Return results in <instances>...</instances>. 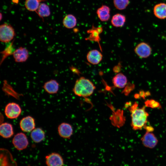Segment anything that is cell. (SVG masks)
<instances>
[{
	"label": "cell",
	"mask_w": 166,
	"mask_h": 166,
	"mask_svg": "<svg viewBox=\"0 0 166 166\" xmlns=\"http://www.w3.org/2000/svg\"><path fill=\"white\" fill-rule=\"evenodd\" d=\"M129 2V0H113V3L115 7L120 10L125 9Z\"/></svg>",
	"instance_id": "cell-24"
},
{
	"label": "cell",
	"mask_w": 166,
	"mask_h": 166,
	"mask_svg": "<svg viewBox=\"0 0 166 166\" xmlns=\"http://www.w3.org/2000/svg\"><path fill=\"white\" fill-rule=\"evenodd\" d=\"M121 64H119L113 68V71L116 73H119L121 70Z\"/></svg>",
	"instance_id": "cell-27"
},
{
	"label": "cell",
	"mask_w": 166,
	"mask_h": 166,
	"mask_svg": "<svg viewBox=\"0 0 166 166\" xmlns=\"http://www.w3.org/2000/svg\"><path fill=\"white\" fill-rule=\"evenodd\" d=\"M13 54L15 61L17 62H25L29 56L28 50L26 48L22 47L15 50Z\"/></svg>",
	"instance_id": "cell-10"
},
{
	"label": "cell",
	"mask_w": 166,
	"mask_h": 166,
	"mask_svg": "<svg viewBox=\"0 0 166 166\" xmlns=\"http://www.w3.org/2000/svg\"><path fill=\"white\" fill-rule=\"evenodd\" d=\"M134 97L136 99H138L140 97V95L138 93H136L135 94Z\"/></svg>",
	"instance_id": "cell-30"
},
{
	"label": "cell",
	"mask_w": 166,
	"mask_h": 166,
	"mask_svg": "<svg viewBox=\"0 0 166 166\" xmlns=\"http://www.w3.org/2000/svg\"><path fill=\"white\" fill-rule=\"evenodd\" d=\"M113 83L114 86L118 88H124L127 84L126 77L122 73H118L113 78Z\"/></svg>",
	"instance_id": "cell-16"
},
{
	"label": "cell",
	"mask_w": 166,
	"mask_h": 166,
	"mask_svg": "<svg viewBox=\"0 0 166 166\" xmlns=\"http://www.w3.org/2000/svg\"><path fill=\"white\" fill-rule=\"evenodd\" d=\"M14 132L12 125L7 122L1 124L0 127V134L4 138L11 137L14 134Z\"/></svg>",
	"instance_id": "cell-14"
},
{
	"label": "cell",
	"mask_w": 166,
	"mask_h": 166,
	"mask_svg": "<svg viewBox=\"0 0 166 166\" xmlns=\"http://www.w3.org/2000/svg\"><path fill=\"white\" fill-rule=\"evenodd\" d=\"M77 23L76 17L72 14L66 15L63 20L64 26L67 28L72 29L75 27Z\"/></svg>",
	"instance_id": "cell-21"
},
{
	"label": "cell",
	"mask_w": 166,
	"mask_h": 166,
	"mask_svg": "<svg viewBox=\"0 0 166 166\" xmlns=\"http://www.w3.org/2000/svg\"><path fill=\"white\" fill-rule=\"evenodd\" d=\"M134 52L140 57L146 58L151 55L152 48L148 43L141 42L136 46L134 49Z\"/></svg>",
	"instance_id": "cell-6"
},
{
	"label": "cell",
	"mask_w": 166,
	"mask_h": 166,
	"mask_svg": "<svg viewBox=\"0 0 166 166\" xmlns=\"http://www.w3.org/2000/svg\"><path fill=\"white\" fill-rule=\"evenodd\" d=\"M45 0H26L25 6L27 10L31 11H35L38 9L40 2Z\"/></svg>",
	"instance_id": "cell-22"
},
{
	"label": "cell",
	"mask_w": 166,
	"mask_h": 166,
	"mask_svg": "<svg viewBox=\"0 0 166 166\" xmlns=\"http://www.w3.org/2000/svg\"><path fill=\"white\" fill-rule=\"evenodd\" d=\"M144 104L145 106L152 109L160 108L161 107L160 103L153 99L147 100L145 102Z\"/></svg>",
	"instance_id": "cell-25"
},
{
	"label": "cell",
	"mask_w": 166,
	"mask_h": 166,
	"mask_svg": "<svg viewBox=\"0 0 166 166\" xmlns=\"http://www.w3.org/2000/svg\"><path fill=\"white\" fill-rule=\"evenodd\" d=\"M125 21L126 18L124 15L120 14H117L112 17L111 23L114 26L119 27L123 26Z\"/></svg>",
	"instance_id": "cell-20"
},
{
	"label": "cell",
	"mask_w": 166,
	"mask_h": 166,
	"mask_svg": "<svg viewBox=\"0 0 166 166\" xmlns=\"http://www.w3.org/2000/svg\"><path fill=\"white\" fill-rule=\"evenodd\" d=\"M45 134L44 131L40 128H35L30 133L32 140L35 143H38L42 141L45 138Z\"/></svg>",
	"instance_id": "cell-19"
},
{
	"label": "cell",
	"mask_w": 166,
	"mask_h": 166,
	"mask_svg": "<svg viewBox=\"0 0 166 166\" xmlns=\"http://www.w3.org/2000/svg\"><path fill=\"white\" fill-rule=\"evenodd\" d=\"M58 132L61 137L69 139L73 134V129L71 125L69 124L62 123L59 125Z\"/></svg>",
	"instance_id": "cell-12"
},
{
	"label": "cell",
	"mask_w": 166,
	"mask_h": 166,
	"mask_svg": "<svg viewBox=\"0 0 166 166\" xmlns=\"http://www.w3.org/2000/svg\"><path fill=\"white\" fill-rule=\"evenodd\" d=\"M45 158L47 166H62L63 165V160L57 153H51L46 156Z\"/></svg>",
	"instance_id": "cell-11"
},
{
	"label": "cell",
	"mask_w": 166,
	"mask_h": 166,
	"mask_svg": "<svg viewBox=\"0 0 166 166\" xmlns=\"http://www.w3.org/2000/svg\"><path fill=\"white\" fill-rule=\"evenodd\" d=\"M19 125L22 131L24 132H31L35 128V120L30 116L24 117L20 120Z\"/></svg>",
	"instance_id": "cell-7"
},
{
	"label": "cell",
	"mask_w": 166,
	"mask_h": 166,
	"mask_svg": "<svg viewBox=\"0 0 166 166\" xmlns=\"http://www.w3.org/2000/svg\"><path fill=\"white\" fill-rule=\"evenodd\" d=\"M143 145L145 147L153 148L157 145L158 140L152 132H146L141 139Z\"/></svg>",
	"instance_id": "cell-8"
},
{
	"label": "cell",
	"mask_w": 166,
	"mask_h": 166,
	"mask_svg": "<svg viewBox=\"0 0 166 166\" xmlns=\"http://www.w3.org/2000/svg\"><path fill=\"white\" fill-rule=\"evenodd\" d=\"M43 87L47 93L50 94H56L58 91L59 84L56 80L51 79L45 82Z\"/></svg>",
	"instance_id": "cell-15"
},
{
	"label": "cell",
	"mask_w": 166,
	"mask_h": 166,
	"mask_svg": "<svg viewBox=\"0 0 166 166\" xmlns=\"http://www.w3.org/2000/svg\"><path fill=\"white\" fill-rule=\"evenodd\" d=\"M102 31L103 29L102 27H96L94 26H93L92 28L87 31L89 35L88 38L85 39L86 40H88L97 42L99 44L101 51H102V49L100 43L101 40L100 34L102 32Z\"/></svg>",
	"instance_id": "cell-9"
},
{
	"label": "cell",
	"mask_w": 166,
	"mask_h": 166,
	"mask_svg": "<svg viewBox=\"0 0 166 166\" xmlns=\"http://www.w3.org/2000/svg\"><path fill=\"white\" fill-rule=\"evenodd\" d=\"M144 128L147 132H152L154 130L152 127L151 125H147L146 124L144 126Z\"/></svg>",
	"instance_id": "cell-28"
},
{
	"label": "cell",
	"mask_w": 166,
	"mask_h": 166,
	"mask_svg": "<svg viewBox=\"0 0 166 166\" xmlns=\"http://www.w3.org/2000/svg\"><path fill=\"white\" fill-rule=\"evenodd\" d=\"M139 94L140 96V97L144 99L145 98V97H147L146 92H144L143 90H141L140 91Z\"/></svg>",
	"instance_id": "cell-29"
},
{
	"label": "cell",
	"mask_w": 166,
	"mask_h": 166,
	"mask_svg": "<svg viewBox=\"0 0 166 166\" xmlns=\"http://www.w3.org/2000/svg\"><path fill=\"white\" fill-rule=\"evenodd\" d=\"M0 21H1L2 18V14L1 13H0Z\"/></svg>",
	"instance_id": "cell-31"
},
{
	"label": "cell",
	"mask_w": 166,
	"mask_h": 166,
	"mask_svg": "<svg viewBox=\"0 0 166 166\" xmlns=\"http://www.w3.org/2000/svg\"><path fill=\"white\" fill-rule=\"evenodd\" d=\"M13 27L10 24L4 23L0 26V40L1 42L7 43L11 41L15 35Z\"/></svg>",
	"instance_id": "cell-3"
},
{
	"label": "cell",
	"mask_w": 166,
	"mask_h": 166,
	"mask_svg": "<svg viewBox=\"0 0 166 166\" xmlns=\"http://www.w3.org/2000/svg\"><path fill=\"white\" fill-rule=\"evenodd\" d=\"M102 57L103 56L101 52L96 49H93L89 51L86 56L88 61L93 65L99 63L102 60Z\"/></svg>",
	"instance_id": "cell-13"
},
{
	"label": "cell",
	"mask_w": 166,
	"mask_h": 166,
	"mask_svg": "<svg viewBox=\"0 0 166 166\" xmlns=\"http://www.w3.org/2000/svg\"><path fill=\"white\" fill-rule=\"evenodd\" d=\"M95 88V86L92 81L82 77L76 81L73 91L76 95L87 97L93 93Z\"/></svg>",
	"instance_id": "cell-2"
},
{
	"label": "cell",
	"mask_w": 166,
	"mask_h": 166,
	"mask_svg": "<svg viewBox=\"0 0 166 166\" xmlns=\"http://www.w3.org/2000/svg\"><path fill=\"white\" fill-rule=\"evenodd\" d=\"M37 13L39 17L42 18L49 16L50 14L49 6L44 3L40 4Z\"/></svg>",
	"instance_id": "cell-23"
},
{
	"label": "cell",
	"mask_w": 166,
	"mask_h": 166,
	"mask_svg": "<svg viewBox=\"0 0 166 166\" xmlns=\"http://www.w3.org/2000/svg\"><path fill=\"white\" fill-rule=\"evenodd\" d=\"M138 103L135 102L129 108L131 113V125L135 130L141 129L146 124L149 116L145 110V106L138 108Z\"/></svg>",
	"instance_id": "cell-1"
},
{
	"label": "cell",
	"mask_w": 166,
	"mask_h": 166,
	"mask_svg": "<svg viewBox=\"0 0 166 166\" xmlns=\"http://www.w3.org/2000/svg\"><path fill=\"white\" fill-rule=\"evenodd\" d=\"M12 143L15 148L19 150L26 148L29 144L28 138L25 134L20 132L15 135L12 140Z\"/></svg>",
	"instance_id": "cell-5"
},
{
	"label": "cell",
	"mask_w": 166,
	"mask_h": 166,
	"mask_svg": "<svg viewBox=\"0 0 166 166\" xmlns=\"http://www.w3.org/2000/svg\"><path fill=\"white\" fill-rule=\"evenodd\" d=\"M110 9L108 6L103 5L97 9V14L101 21H106L110 18Z\"/></svg>",
	"instance_id": "cell-17"
},
{
	"label": "cell",
	"mask_w": 166,
	"mask_h": 166,
	"mask_svg": "<svg viewBox=\"0 0 166 166\" xmlns=\"http://www.w3.org/2000/svg\"><path fill=\"white\" fill-rule=\"evenodd\" d=\"M22 109L20 105L15 102L8 103L5 107L4 112L6 116L10 119L17 118L20 115Z\"/></svg>",
	"instance_id": "cell-4"
},
{
	"label": "cell",
	"mask_w": 166,
	"mask_h": 166,
	"mask_svg": "<svg viewBox=\"0 0 166 166\" xmlns=\"http://www.w3.org/2000/svg\"><path fill=\"white\" fill-rule=\"evenodd\" d=\"M135 88V85L133 83L129 82L127 83L124 89L122 91V93L126 96H128L132 91Z\"/></svg>",
	"instance_id": "cell-26"
},
{
	"label": "cell",
	"mask_w": 166,
	"mask_h": 166,
	"mask_svg": "<svg viewBox=\"0 0 166 166\" xmlns=\"http://www.w3.org/2000/svg\"><path fill=\"white\" fill-rule=\"evenodd\" d=\"M153 13L155 16L160 19L166 18V4L160 3L156 5L154 7Z\"/></svg>",
	"instance_id": "cell-18"
}]
</instances>
